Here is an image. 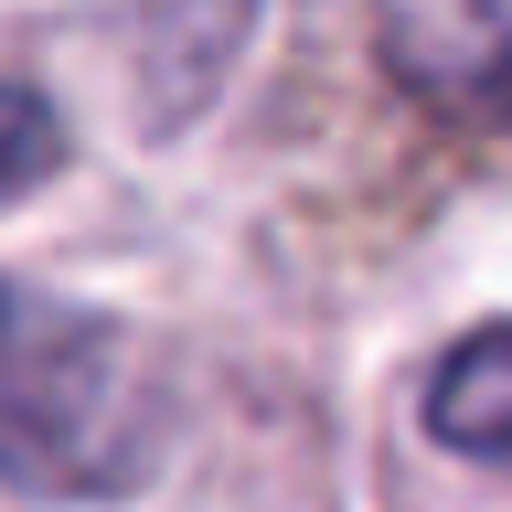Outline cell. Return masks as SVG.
I'll list each match as a JSON object with an SVG mask.
<instances>
[{"label": "cell", "instance_id": "6da1fadb", "mask_svg": "<svg viewBox=\"0 0 512 512\" xmlns=\"http://www.w3.org/2000/svg\"><path fill=\"white\" fill-rule=\"evenodd\" d=\"M150 363L107 310L0 278V480L43 502H118L150 470Z\"/></svg>", "mask_w": 512, "mask_h": 512}, {"label": "cell", "instance_id": "7a4b0ae2", "mask_svg": "<svg viewBox=\"0 0 512 512\" xmlns=\"http://www.w3.org/2000/svg\"><path fill=\"white\" fill-rule=\"evenodd\" d=\"M374 54L427 107L512 118V0H374Z\"/></svg>", "mask_w": 512, "mask_h": 512}, {"label": "cell", "instance_id": "3957f363", "mask_svg": "<svg viewBox=\"0 0 512 512\" xmlns=\"http://www.w3.org/2000/svg\"><path fill=\"white\" fill-rule=\"evenodd\" d=\"M427 438L459 448V459L512 470V320H491V331L438 352V374H427Z\"/></svg>", "mask_w": 512, "mask_h": 512}, {"label": "cell", "instance_id": "277c9868", "mask_svg": "<svg viewBox=\"0 0 512 512\" xmlns=\"http://www.w3.org/2000/svg\"><path fill=\"white\" fill-rule=\"evenodd\" d=\"M54 171H64V118H54L32 86L0 75V203H22V192L54 182Z\"/></svg>", "mask_w": 512, "mask_h": 512}]
</instances>
